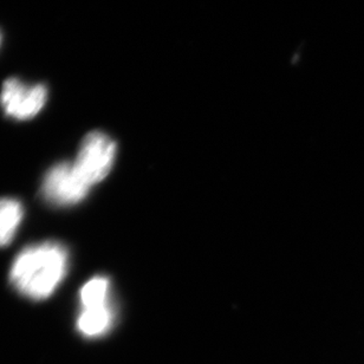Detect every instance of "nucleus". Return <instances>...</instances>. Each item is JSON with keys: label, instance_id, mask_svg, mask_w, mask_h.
Here are the masks:
<instances>
[{"label": "nucleus", "instance_id": "1", "mask_svg": "<svg viewBox=\"0 0 364 364\" xmlns=\"http://www.w3.org/2000/svg\"><path fill=\"white\" fill-rule=\"evenodd\" d=\"M69 270V251L58 242H46L21 250L10 271L12 287L32 301L49 298Z\"/></svg>", "mask_w": 364, "mask_h": 364}, {"label": "nucleus", "instance_id": "3", "mask_svg": "<svg viewBox=\"0 0 364 364\" xmlns=\"http://www.w3.org/2000/svg\"><path fill=\"white\" fill-rule=\"evenodd\" d=\"M90 188L75 168L74 164L63 161L46 172L41 194L46 203L53 206L68 207L83 201Z\"/></svg>", "mask_w": 364, "mask_h": 364}, {"label": "nucleus", "instance_id": "4", "mask_svg": "<svg viewBox=\"0 0 364 364\" xmlns=\"http://www.w3.org/2000/svg\"><path fill=\"white\" fill-rule=\"evenodd\" d=\"M48 101V88L44 85H25L18 78H7L0 92V105L5 115L25 121L33 119Z\"/></svg>", "mask_w": 364, "mask_h": 364}, {"label": "nucleus", "instance_id": "6", "mask_svg": "<svg viewBox=\"0 0 364 364\" xmlns=\"http://www.w3.org/2000/svg\"><path fill=\"white\" fill-rule=\"evenodd\" d=\"M24 217V207L14 198L0 199V247L10 245Z\"/></svg>", "mask_w": 364, "mask_h": 364}, {"label": "nucleus", "instance_id": "7", "mask_svg": "<svg viewBox=\"0 0 364 364\" xmlns=\"http://www.w3.org/2000/svg\"><path fill=\"white\" fill-rule=\"evenodd\" d=\"M0 43H1V35H0Z\"/></svg>", "mask_w": 364, "mask_h": 364}, {"label": "nucleus", "instance_id": "5", "mask_svg": "<svg viewBox=\"0 0 364 364\" xmlns=\"http://www.w3.org/2000/svg\"><path fill=\"white\" fill-rule=\"evenodd\" d=\"M115 318V312L109 301L81 305L77 329L83 336L98 337L108 333Z\"/></svg>", "mask_w": 364, "mask_h": 364}, {"label": "nucleus", "instance_id": "2", "mask_svg": "<svg viewBox=\"0 0 364 364\" xmlns=\"http://www.w3.org/2000/svg\"><path fill=\"white\" fill-rule=\"evenodd\" d=\"M116 148L115 141L105 133L95 130L85 135L74 166L90 187L108 176L115 161Z\"/></svg>", "mask_w": 364, "mask_h": 364}]
</instances>
